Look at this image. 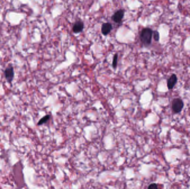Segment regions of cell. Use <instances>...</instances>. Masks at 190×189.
Returning <instances> with one entry per match:
<instances>
[{
	"mask_svg": "<svg viewBox=\"0 0 190 189\" xmlns=\"http://www.w3.org/2000/svg\"><path fill=\"white\" fill-rule=\"evenodd\" d=\"M4 73H5V76L7 80L9 82H11V81L13 78V76H14V71H13V67H10L6 68Z\"/></svg>",
	"mask_w": 190,
	"mask_h": 189,
	"instance_id": "52a82bcc",
	"label": "cell"
},
{
	"mask_svg": "<svg viewBox=\"0 0 190 189\" xmlns=\"http://www.w3.org/2000/svg\"><path fill=\"white\" fill-rule=\"evenodd\" d=\"M153 36L154 39L156 41L158 42L160 39V34L158 31H153Z\"/></svg>",
	"mask_w": 190,
	"mask_h": 189,
	"instance_id": "30bf717a",
	"label": "cell"
},
{
	"mask_svg": "<svg viewBox=\"0 0 190 189\" xmlns=\"http://www.w3.org/2000/svg\"><path fill=\"white\" fill-rule=\"evenodd\" d=\"M184 106L183 101L180 98H175L172 102V111L175 113H180Z\"/></svg>",
	"mask_w": 190,
	"mask_h": 189,
	"instance_id": "7a4b0ae2",
	"label": "cell"
},
{
	"mask_svg": "<svg viewBox=\"0 0 190 189\" xmlns=\"http://www.w3.org/2000/svg\"><path fill=\"white\" fill-rule=\"evenodd\" d=\"M125 11L124 9H120L114 13L111 18L116 24H121L125 15Z\"/></svg>",
	"mask_w": 190,
	"mask_h": 189,
	"instance_id": "3957f363",
	"label": "cell"
},
{
	"mask_svg": "<svg viewBox=\"0 0 190 189\" xmlns=\"http://www.w3.org/2000/svg\"><path fill=\"white\" fill-rule=\"evenodd\" d=\"M153 31L150 28H143L140 33V39L144 46L148 47L151 43Z\"/></svg>",
	"mask_w": 190,
	"mask_h": 189,
	"instance_id": "6da1fadb",
	"label": "cell"
},
{
	"mask_svg": "<svg viewBox=\"0 0 190 189\" xmlns=\"http://www.w3.org/2000/svg\"><path fill=\"white\" fill-rule=\"evenodd\" d=\"M83 28H84V24L83 22L81 21H77L74 24L72 27V31L74 33H79L82 32Z\"/></svg>",
	"mask_w": 190,
	"mask_h": 189,
	"instance_id": "8992f818",
	"label": "cell"
},
{
	"mask_svg": "<svg viewBox=\"0 0 190 189\" xmlns=\"http://www.w3.org/2000/svg\"><path fill=\"white\" fill-rule=\"evenodd\" d=\"M117 60H118V54L116 53L113 56V61H112V67L114 69H116L117 67Z\"/></svg>",
	"mask_w": 190,
	"mask_h": 189,
	"instance_id": "9c48e42d",
	"label": "cell"
},
{
	"mask_svg": "<svg viewBox=\"0 0 190 189\" xmlns=\"http://www.w3.org/2000/svg\"><path fill=\"white\" fill-rule=\"evenodd\" d=\"M50 115H45V117H44L42 118L40 120V121L38 123V125H42V124H44L45 123H46L47 121H48V120L50 118Z\"/></svg>",
	"mask_w": 190,
	"mask_h": 189,
	"instance_id": "ba28073f",
	"label": "cell"
},
{
	"mask_svg": "<svg viewBox=\"0 0 190 189\" xmlns=\"http://www.w3.org/2000/svg\"><path fill=\"white\" fill-rule=\"evenodd\" d=\"M177 82V77L176 76V75L175 74H172L171 77L167 80V88L169 90H171L174 88Z\"/></svg>",
	"mask_w": 190,
	"mask_h": 189,
	"instance_id": "277c9868",
	"label": "cell"
},
{
	"mask_svg": "<svg viewBox=\"0 0 190 189\" xmlns=\"http://www.w3.org/2000/svg\"><path fill=\"white\" fill-rule=\"evenodd\" d=\"M113 28L112 24L110 22H105L102 24L101 32L104 35H107L111 32Z\"/></svg>",
	"mask_w": 190,
	"mask_h": 189,
	"instance_id": "5b68a950",
	"label": "cell"
},
{
	"mask_svg": "<svg viewBox=\"0 0 190 189\" xmlns=\"http://www.w3.org/2000/svg\"><path fill=\"white\" fill-rule=\"evenodd\" d=\"M148 189H158V185L156 183H152L149 185Z\"/></svg>",
	"mask_w": 190,
	"mask_h": 189,
	"instance_id": "8fae6325",
	"label": "cell"
}]
</instances>
